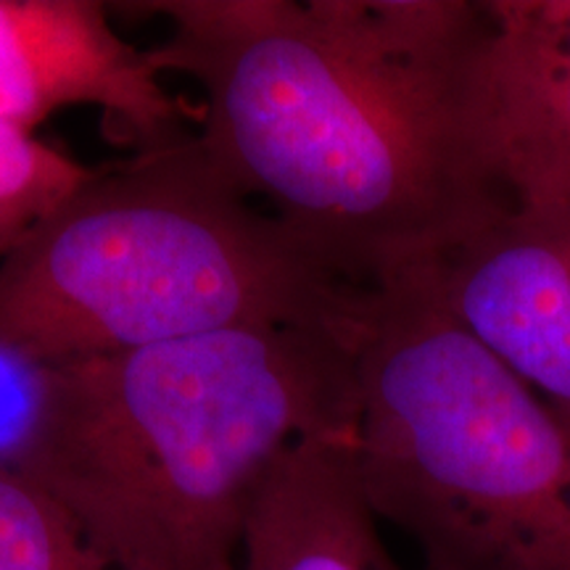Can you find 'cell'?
<instances>
[{
    "label": "cell",
    "instance_id": "obj_1",
    "mask_svg": "<svg viewBox=\"0 0 570 570\" xmlns=\"http://www.w3.org/2000/svg\"><path fill=\"white\" fill-rule=\"evenodd\" d=\"M202 151L338 281L433 269L512 209L481 106L483 0H156Z\"/></svg>",
    "mask_w": 570,
    "mask_h": 570
},
{
    "label": "cell",
    "instance_id": "obj_2",
    "mask_svg": "<svg viewBox=\"0 0 570 570\" xmlns=\"http://www.w3.org/2000/svg\"><path fill=\"white\" fill-rule=\"evenodd\" d=\"M354 425L352 338L240 327L51 365L21 475L61 504L106 570H240L277 458Z\"/></svg>",
    "mask_w": 570,
    "mask_h": 570
},
{
    "label": "cell",
    "instance_id": "obj_3",
    "mask_svg": "<svg viewBox=\"0 0 570 570\" xmlns=\"http://www.w3.org/2000/svg\"><path fill=\"white\" fill-rule=\"evenodd\" d=\"M370 294L183 138L98 169L0 262V344L71 365L240 327L354 341Z\"/></svg>",
    "mask_w": 570,
    "mask_h": 570
},
{
    "label": "cell",
    "instance_id": "obj_4",
    "mask_svg": "<svg viewBox=\"0 0 570 570\" xmlns=\"http://www.w3.org/2000/svg\"><path fill=\"white\" fill-rule=\"evenodd\" d=\"M352 354L362 489L420 570H570V425L425 275L367 296Z\"/></svg>",
    "mask_w": 570,
    "mask_h": 570
},
{
    "label": "cell",
    "instance_id": "obj_5",
    "mask_svg": "<svg viewBox=\"0 0 570 570\" xmlns=\"http://www.w3.org/2000/svg\"><path fill=\"white\" fill-rule=\"evenodd\" d=\"M67 109H98L154 151L183 140L194 111L164 85L96 0H0V122L38 132Z\"/></svg>",
    "mask_w": 570,
    "mask_h": 570
},
{
    "label": "cell",
    "instance_id": "obj_6",
    "mask_svg": "<svg viewBox=\"0 0 570 570\" xmlns=\"http://www.w3.org/2000/svg\"><path fill=\"white\" fill-rule=\"evenodd\" d=\"M423 275L449 315L570 425V212L512 206Z\"/></svg>",
    "mask_w": 570,
    "mask_h": 570
},
{
    "label": "cell",
    "instance_id": "obj_7",
    "mask_svg": "<svg viewBox=\"0 0 570 570\" xmlns=\"http://www.w3.org/2000/svg\"><path fill=\"white\" fill-rule=\"evenodd\" d=\"M481 106L515 209L570 212V0H483Z\"/></svg>",
    "mask_w": 570,
    "mask_h": 570
},
{
    "label": "cell",
    "instance_id": "obj_8",
    "mask_svg": "<svg viewBox=\"0 0 570 570\" xmlns=\"http://www.w3.org/2000/svg\"><path fill=\"white\" fill-rule=\"evenodd\" d=\"M240 570H404L362 489L354 436H306L277 458L248 515Z\"/></svg>",
    "mask_w": 570,
    "mask_h": 570
},
{
    "label": "cell",
    "instance_id": "obj_9",
    "mask_svg": "<svg viewBox=\"0 0 570 570\" xmlns=\"http://www.w3.org/2000/svg\"><path fill=\"white\" fill-rule=\"evenodd\" d=\"M96 177L38 132L0 122V262Z\"/></svg>",
    "mask_w": 570,
    "mask_h": 570
},
{
    "label": "cell",
    "instance_id": "obj_10",
    "mask_svg": "<svg viewBox=\"0 0 570 570\" xmlns=\"http://www.w3.org/2000/svg\"><path fill=\"white\" fill-rule=\"evenodd\" d=\"M0 570H106L56 499L0 468Z\"/></svg>",
    "mask_w": 570,
    "mask_h": 570
}]
</instances>
